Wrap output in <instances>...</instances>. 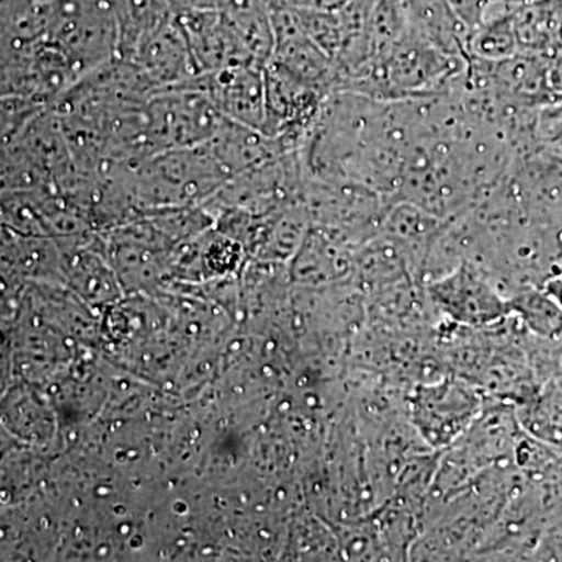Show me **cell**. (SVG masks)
<instances>
[{
    "label": "cell",
    "instance_id": "obj_3",
    "mask_svg": "<svg viewBox=\"0 0 562 562\" xmlns=\"http://www.w3.org/2000/svg\"><path fill=\"white\" fill-rule=\"evenodd\" d=\"M227 172L210 144L158 151L131 169L133 194L154 201H191L221 190Z\"/></svg>",
    "mask_w": 562,
    "mask_h": 562
},
{
    "label": "cell",
    "instance_id": "obj_9",
    "mask_svg": "<svg viewBox=\"0 0 562 562\" xmlns=\"http://www.w3.org/2000/svg\"><path fill=\"white\" fill-rule=\"evenodd\" d=\"M509 11L520 54L549 61L562 54V0H532Z\"/></svg>",
    "mask_w": 562,
    "mask_h": 562
},
{
    "label": "cell",
    "instance_id": "obj_6",
    "mask_svg": "<svg viewBox=\"0 0 562 562\" xmlns=\"http://www.w3.org/2000/svg\"><path fill=\"white\" fill-rule=\"evenodd\" d=\"M482 412V398L457 380L425 384L412 401V416L425 441L435 447L458 441Z\"/></svg>",
    "mask_w": 562,
    "mask_h": 562
},
{
    "label": "cell",
    "instance_id": "obj_7",
    "mask_svg": "<svg viewBox=\"0 0 562 562\" xmlns=\"http://www.w3.org/2000/svg\"><path fill=\"white\" fill-rule=\"evenodd\" d=\"M187 87L199 88L227 117L261 132L266 116L265 68L233 66L195 77Z\"/></svg>",
    "mask_w": 562,
    "mask_h": 562
},
{
    "label": "cell",
    "instance_id": "obj_14",
    "mask_svg": "<svg viewBox=\"0 0 562 562\" xmlns=\"http://www.w3.org/2000/svg\"><path fill=\"white\" fill-rule=\"evenodd\" d=\"M536 136L543 149L562 158V99L539 111Z\"/></svg>",
    "mask_w": 562,
    "mask_h": 562
},
{
    "label": "cell",
    "instance_id": "obj_15",
    "mask_svg": "<svg viewBox=\"0 0 562 562\" xmlns=\"http://www.w3.org/2000/svg\"><path fill=\"white\" fill-rule=\"evenodd\" d=\"M283 2L301 7V9L336 11L346 5L349 0H283Z\"/></svg>",
    "mask_w": 562,
    "mask_h": 562
},
{
    "label": "cell",
    "instance_id": "obj_4",
    "mask_svg": "<svg viewBox=\"0 0 562 562\" xmlns=\"http://www.w3.org/2000/svg\"><path fill=\"white\" fill-rule=\"evenodd\" d=\"M146 110L160 151L209 143L225 121L209 94L194 87L157 91Z\"/></svg>",
    "mask_w": 562,
    "mask_h": 562
},
{
    "label": "cell",
    "instance_id": "obj_12",
    "mask_svg": "<svg viewBox=\"0 0 562 562\" xmlns=\"http://www.w3.org/2000/svg\"><path fill=\"white\" fill-rule=\"evenodd\" d=\"M509 308L532 338L542 341L562 338V310L542 286L517 291L509 297Z\"/></svg>",
    "mask_w": 562,
    "mask_h": 562
},
{
    "label": "cell",
    "instance_id": "obj_17",
    "mask_svg": "<svg viewBox=\"0 0 562 562\" xmlns=\"http://www.w3.org/2000/svg\"><path fill=\"white\" fill-rule=\"evenodd\" d=\"M542 290L560 305L562 310V273H552L542 283Z\"/></svg>",
    "mask_w": 562,
    "mask_h": 562
},
{
    "label": "cell",
    "instance_id": "obj_2",
    "mask_svg": "<svg viewBox=\"0 0 562 562\" xmlns=\"http://www.w3.org/2000/svg\"><path fill=\"white\" fill-rule=\"evenodd\" d=\"M44 41L61 50L80 77L113 60L120 50L113 0H58Z\"/></svg>",
    "mask_w": 562,
    "mask_h": 562
},
{
    "label": "cell",
    "instance_id": "obj_5",
    "mask_svg": "<svg viewBox=\"0 0 562 562\" xmlns=\"http://www.w3.org/2000/svg\"><path fill=\"white\" fill-rule=\"evenodd\" d=\"M427 291L438 310L468 327H487L512 316L508 299L473 262L462 261L452 271L428 280Z\"/></svg>",
    "mask_w": 562,
    "mask_h": 562
},
{
    "label": "cell",
    "instance_id": "obj_13",
    "mask_svg": "<svg viewBox=\"0 0 562 562\" xmlns=\"http://www.w3.org/2000/svg\"><path fill=\"white\" fill-rule=\"evenodd\" d=\"M412 29L402 0H375L368 24L371 57L390 49ZM369 57V58H371Z\"/></svg>",
    "mask_w": 562,
    "mask_h": 562
},
{
    "label": "cell",
    "instance_id": "obj_16",
    "mask_svg": "<svg viewBox=\"0 0 562 562\" xmlns=\"http://www.w3.org/2000/svg\"><path fill=\"white\" fill-rule=\"evenodd\" d=\"M549 85L554 94L561 95L562 98V54L550 61Z\"/></svg>",
    "mask_w": 562,
    "mask_h": 562
},
{
    "label": "cell",
    "instance_id": "obj_10",
    "mask_svg": "<svg viewBox=\"0 0 562 562\" xmlns=\"http://www.w3.org/2000/svg\"><path fill=\"white\" fill-rule=\"evenodd\" d=\"M409 24L443 52L468 58L471 29L458 16L450 0H402Z\"/></svg>",
    "mask_w": 562,
    "mask_h": 562
},
{
    "label": "cell",
    "instance_id": "obj_1",
    "mask_svg": "<svg viewBox=\"0 0 562 562\" xmlns=\"http://www.w3.org/2000/svg\"><path fill=\"white\" fill-rule=\"evenodd\" d=\"M464 68V57L447 54L412 27L390 49L338 79L333 91L383 102L432 98L449 91Z\"/></svg>",
    "mask_w": 562,
    "mask_h": 562
},
{
    "label": "cell",
    "instance_id": "obj_11",
    "mask_svg": "<svg viewBox=\"0 0 562 562\" xmlns=\"http://www.w3.org/2000/svg\"><path fill=\"white\" fill-rule=\"evenodd\" d=\"M516 414L524 432L562 457V380L539 384Z\"/></svg>",
    "mask_w": 562,
    "mask_h": 562
},
{
    "label": "cell",
    "instance_id": "obj_8",
    "mask_svg": "<svg viewBox=\"0 0 562 562\" xmlns=\"http://www.w3.org/2000/svg\"><path fill=\"white\" fill-rule=\"evenodd\" d=\"M125 60L135 63L158 91L187 87L199 77L188 41L172 20L149 33Z\"/></svg>",
    "mask_w": 562,
    "mask_h": 562
}]
</instances>
